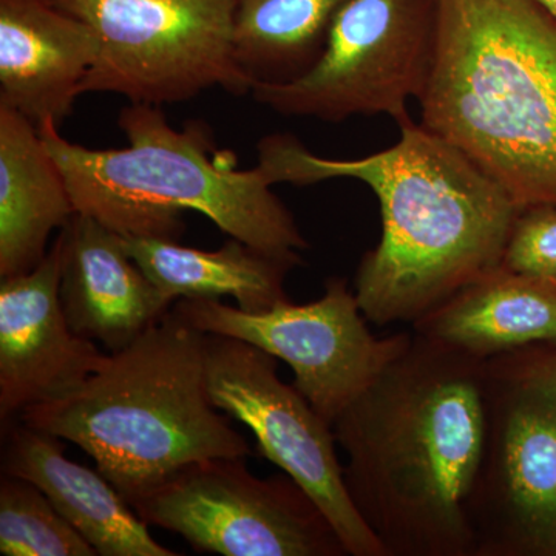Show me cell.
<instances>
[{
	"mask_svg": "<svg viewBox=\"0 0 556 556\" xmlns=\"http://www.w3.org/2000/svg\"><path fill=\"white\" fill-rule=\"evenodd\" d=\"M270 185L364 182L379 201L382 236L365 252L354 295L369 324H409L500 268L521 211L477 164L413 121L396 144L356 160L316 155L289 134L258 142Z\"/></svg>",
	"mask_w": 556,
	"mask_h": 556,
	"instance_id": "1",
	"label": "cell"
},
{
	"mask_svg": "<svg viewBox=\"0 0 556 556\" xmlns=\"http://www.w3.org/2000/svg\"><path fill=\"white\" fill-rule=\"evenodd\" d=\"M485 361L413 331L332 426L348 495L387 556H475L466 503L484 442Z\"/></svg>",
	"mask_w": 556,
	"mask_h": 556,
	"instance_id": "2",
	"label": "cell"
},
{
	"mask_svg": "<svg viewBox=\"0 0 556 556\" xmlns=\"http://www.w3.org/2000/svg\"><path fill=\"white\" fill-rule=\"evenodd\" d=\"M420 124L519 208L556 206V17L536 0H437Z\"/></svg>",
	"mask_w": 556,
	"mask_h": 556,
	"instance_id": "3",
	"label": "cell"
},
{
	"mask_svg": "<svg viewBox=\"0 0 556 556\" xmlns=\"http://www.w3.org/2000/svg\"><path fill=\"white\" fill-rule=\"evenodd\" d=\"M118 127L129 144L89 149L54 123L39 127L64 175L73 204L121 237L178 241L182 214L199 212L233 239L302 263L309 248L260 167L240 170L232 153L214 152L204 124L175 129L161 108L130 104Z\"/></svg>",
	"mask_w": 556,
	"mask_h": 556,
	"instance_id": "4",
	"label": "cell"
},
{
	"mask_svg": "<svg viewBox=\"0 0 556 556\" xmlns=\"http://www.w3.org/2000/svg\"><path fill=\"white\" fill-rule=\"evenodd\" d=\"M206 338L170 309L75 390L17 419L78 445L126 501L197 460L254 455L208 396Z\"/></svg>",
	"mask_w": 556,
	"mask_h": 556,
	"instance_id": "5",
	"label": "cell"
},
{
	"mask_svg": "<svg viewBox=\"0 0 556 556\" xmlns=\"http://www.w3.org/2000/svg\"><path fill=\"white\" fill-rule=\"evenodd\" d=\"M484 415L466 503L475 556H556V343L486 358Z\"/></svg>",
	"mask_w": 556,
	"mask_h": 556,
	"instance_id": "6",
	"label": "cell"
},
{
	"mask_svg": "<svg viewBox=\"0 0 556 556\" xmlns=\"http://www.w3.org/2000/svg\"><path fill=\"white\" fill-rule=\"evenodd\" d=\"M97 33L101 51L83 94L179 104L203 91L241 97L252 83L233 53L236 0H50Z\"/></svg>",
	"mask_w": 556,
	"mask_h": 556,
	"instance_id": "7",
	"label": "cell"
},
{
	"mask_svg": "<svg viewBox=\"0 0 556 556\" xmlns=\"http://www.w3.org/2000/svg\"><path fill=\"white\" fill-rule=\"evenodd\" d=\"M437 0H346L316 64L288 83H257L251 94L281 116L342 123L390 116L409 123L430 76Z\"/></svg>",
	"mask_w": 556,
	"mask_h": 556,
	"instance_id": "8",
	"label": "cell"
},
{
	"mask_svg": "<svg viewBox=\"0 0 556 556\" xmlns=\"http://www.w3.org/2000/svg\"><path fill=\"white\" fill-rule=\"evenodd\" d=\"M127 503L148 525L223 556H348L309 493L289 475L258 478L244 457L179 468Z\"/></svg>",
	"mask_w": 556,
	"mask_h": 556,
	"instance_id": "9",
	"label": "cell"
},
{
	"mask_svg": "<svg viewBox=\"0 0 556 556\" xmlns=\"http://www.w3.org/2000/svg\"><path fill=\"white\" fill-rule=\"evenodd\" d=\"M172 311L204 334L244 340L283 361L294 386L329 426L401 356L413 331L376 338L346 278L332 277L314 302L277 303L262 313L219 299H178Z\"/></svg>",
	"mask_w": 556,
	"mask_h": 556,
	"instance_id": "10",
	"label": "cell"
},
{
	"mask_svg": "<svg viewBox=\"0 0 556 556\" xmlns=\"http://www.w3.org/2000/svg\"><path fill=\"white\" fill-rule=\"evenodd\" d=\"M208 396L254 433L257 452L298 481L329 519L350 556H387L348 495L334 430L295 386L278 378V358L244 340L206 334Z\"/></svg>",
	"mask_w": 556,
	"mask_h": 556,
	"instance_id": "11",
	"label": "cell"
},
{
	"mask_svg": "<svg viewBox=\"0 0 556 556\" xmlns=\"http://www.w3.org/2000/svg\"><path fill=\"white\" fill-rule=\"evenodd\" d=\"M105 354L70 328L61 302V249L54 241L30 273L0 283V419L62 397L97 371Z\"/></svg>",
	"mask_w": 556,
	"mask_h": 556,
	"instance_id": "12",
	"label": "cell"
},
{
	"mask_svg": "<svg viewBox=\"0 0 556 556\" xmlns=\"http://www.w3.org/2000/svg\"><path fill=\"white\" fill-rule=\"evenodd\" d=\"M61 249V302L70 328L123 350L161 320L177 300L161 291L130 257L123 237L76 212L56 239Z\"/></svg>",
	"mask_w": 556,
	"mask_h": 556,
	"instance_id": "13",
	"label": "cell"
},
{
	"mask_svg": "<svg viewBox=\"0 0 556 556\" xmlns=\"http://www.w3.org/2000/svg\"><path fill=\"white\" fill-rule=\"evenodd\" d=\"M100 51L97 33L50 0H0V104L60 127Z\"/></svg>",
	"mask_w": 556,
	"mask_h": 556,
	"instance_id": "14",
	"label": "cell"
},
{
	"mask_svg": "<svg viewBox=\"0 0 556 556\" xmlns=\"http://www.w3.org/2000/svg\"><path fill=\"white\" fill-rule=\"evenodd\" d=\"M2 477L39 486L62 517L102 556H177L100 470L64 455L62 439L20 419L3 426Z\"/></svg>",
	"mask_w": 556,
	"mask_h": 556,
	"instance_id": "15",
	"label": "cell"
},
{
	"mask_svg": "<svg viewBox=\"0 0 556 556\" xmlns=\"http://www.w3.org/2000/svg\"><path fill=\"white\" fill-rule=\"evenodd\" d=\"M75 214L67 182L38 127L0 104V278L39 266L51 233Z\"/></svg>",
	"mask_w": 556,
	"mask_h": 556,
	"instance_id": "16",
	"label": "cell"
},
{
	"mask_svg": "<svg viewBox=\"0 0 556 556\" xmlns=\"http://www.w3.org/2000/svg\"><path fill=\"white\" fill-rule=\"evenodd\" d=\"M412 328L481 358L556 343V283L500 266L417 318Z\"/></svg>",
	"mask_w": 556,
	"mask_h": 556,
	"instance_id": "17",
	"label": "cell"
},
{
	"mask_svg": "<svg viewBox=\"0 0 556 556\" xmlns=\"http://www.w3.org/2000/svg\"><path fill=\"white\" fill-rule=\"evenodd\" d=\"M124 247L150 280L172 299L229 295L248 313H262L288 300L285 280L302 266L229 237L215 251L188 248L175 240L123 237Z\"/></svg>",
	"mask_w": 556,
	"mask_h": 556,
	"instance_id": "18",
	"label": "cell"
},
{
	"mask_svg": "<svg viewBox=\"0 0 556 556\" xmlns=\"http://www.w3.org/2000/svg\"><path fill=\"white\" fill-rule=\"evenodd\" d=\"M346 0H236L233 53L252 86L308 72Z\"/></svg>",
	"mask_w": 556,
	"mask_h": 556,
	"instance_id": "19",
	"label": "cell"
},
{
	"mask_svg": "<svg viewBox=\"0 0 556 556\" xmlns=\"http://www.w3.org/2000/svg\"><path fill=\"white\" fill-rule=\"evenodd\" d=\"M0 554L98 555L39 486L11 477L0 479Z\"/></svg>",
	"mask_w": 556,
	"mask_h": 556,
	"instance_id": "20",
	"label": "cell"
},
{
	"mask_svg": "<svg viewBox=\"0 0 556 556\" xmlns=\"http://www.w3.org/2000/svg\"><path fill=\"white\" fill-rule=\"evenodd\" d=\"M503 268L556 283V206L521 208L511 225Z\"/></svg>",
	"mask_w": 556,
	"mask_h": 556,
	"instance_id": "21",
	"label": "cell"
},
{
	"mask_svg": "<svg viewBox=\"0 0 556 556\" xmlns=\"http://www.w3.org/2000/svg\"><path fill=\"white\" fill-rule=\"evenodd\" d=\"M536 2H540L548 13L556 17V0H536Z\"/></svg>",
	"mask_w": 556,
	"mask_h": 556,
	"instance_id": "22",
	"label": "cell"
}]
</instances>
